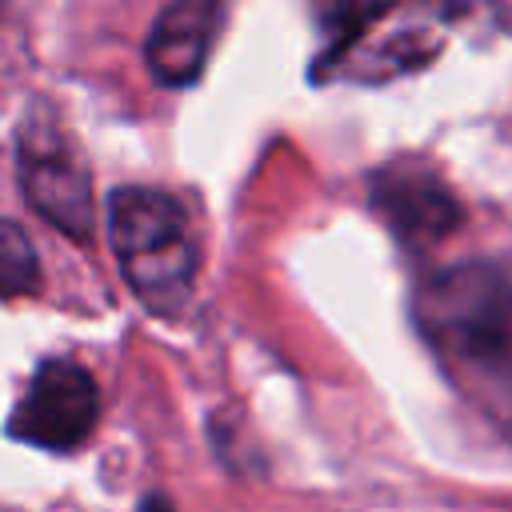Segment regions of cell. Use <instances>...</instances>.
<instances>
[{
	"label": "cell",
	"mask_w": 512,
	"mask_h": 512,
	"mask_svg": "<svg viewBox=\"0 0 512 512\" xmlns=\"http://www.w3.org/2000/svg\"><path fill=\"white\" fill-rule=\"evenodd\" d=\"M416 328L448 376L496 420H512V268L464 260L416 288Z\"/></svg>",
	"instance_id": "obj_1"
},
{
	"label": "cell",
	"mask_w": 512,
	"mask_h": 512,
	"mask_svg": "<svg viewBox=\"0 0 512 512\" xmlns=\"http://www.w3.org/2000/svg\"><path fill=\"white\" fill-rule=\"evenodd\" d=\"M108 240L128 288L152 312H180L196 284V244L184 208L160 188H116Z\"/></svg>",
	"instance_id": "obj_2"
},
{
	"label": "cell",
	"mask_w": 512,
	"mask_h": 512,
	"mask_svg": "<svg viewBox=\"0 0 512 512\" xmlns=\"http://www.w3.org/2000/svg\"><path fill=\"white\" fill-rule=\"evenodd\" d=\"M96 412V380L76 360H44L32 372L20 404L12 408V436L36 448L68 452L88 440V432L96 428Z\"/></svg>",
	"instance_id": "obj_3"
},
{
	"label": "cell",
	"mask_w": 512,
	"mask_h": 512,
	"mask_svg": "<svg viewBox=\"0 0 512 512\" xmlns=\"http://www.w3.org/2000/svg\"><path fill=\"white\" fill-rule=\"evenodd\" d=\"M20 188L24 200L60 232H68L72 240H88L92 236V188H88V172L84 164L68 152V144L60 136L48 132H20Z\"/></svg>",
	"instance_id": "obj_4"
},
{
	"label": "cell",
	"mask_w": 512,
	"mask_h": 512,
	"mask_svg": "<svg viewBox=\"0 0 512 512\" xmlns=\"http://www.w3.org/2000/svg\"><path fill=\"white\" fill-rule=\"evenodd\" d=\"M372 208L412 248L436 244L460 224L456 196L420 160H392L388 168H380L372 176Z\"/></svg>",
	"instance_id": "obj_5"
},
{
	"label": "cell",
	"mask_w": 512,
	"mask_h": 512,
	"mask_svg": "<svg viewBox=\"0 0 512 512\" xmlns=\"http://www.w3.org/2000/svg\"><path fill=\"white\" fill-rule=\"evenodd\" d=\"M220 24L216 4H172L156 16L148 32V68L160 84H192L208 60L212 32Z\"/></svg>",
	"instance_id": "obj_6"
},
{
	"label": "cell",
	"mask_w": 512,
	"mask_h": 512,
	"mask_svg": "<svg viewBox=\"0 0 512 512\" xmlns=\"http://www.w3.org/2000/svg\"><path fill=\"white\" fill-rule=\"evenodd\" d=\"M0 280L8 296H24L36 292V252L28 244V236L20 232L16 220L4 224V240H0Z\"/></svg>",
	"instance_id": "obj_7"
},
{
	"label": "cell",
	"mask_w": 512,
	"mask_h": 512,
	"mask_svg": "<svg viewBox=\"0 0 512 512\" xmlns=\"http://www.w3.org/2000/svg\"><path fill=\"white\" fill-rule=\"evenodd\" d=\"M140 512H172V504H168L164 496H148V500L140 504Z\"/></svg>",
	"instance_id": "obj_8"
}]
</instances>
